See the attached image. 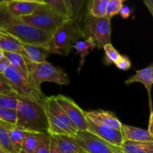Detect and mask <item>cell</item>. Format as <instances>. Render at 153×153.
Masks as SVG:
<instances>
[{
	"instance_id": "obj_1",
	"label": "cell",
	"mask_w": 153,
	"mask_h": 153,
	"mask_svg": "<svg viewBox=\"0 0 153 153\" xmlns=\"http://www.w3.org/2000/svg\"><path fill=\"white\" fill-rule=\"evenodd\" d=\"M0 31L10 34L25 44L43 47L51 53L52 35L28 25L7 11L4 1H0Z\"/></svg>"
},
{
	"instance_id": "obj_2",
	"label": "cell",
	"mask_w": 153,
	"mask_h": 153,
	"mask_svg": "<svg viewBox=\"0 0 153 153\" xmlns=\"http://www.w3.org/2000/svg\"><path fill=\"white\" fill-rule=\"evenodd\" d=\"M16 126L27 132L49 133V123L45 105L18 96Z\"/></svg>"
},
{
	"instance_id": "obj_3",
	"label": "cell",
	"mask_w": 153,
	"mask_h": 153,
	"mask_svg": "<svg viewBox=\"0 0 153 153\" xmlns=\"http://www.w3.org/2000/svg\"><path fill=\"white\" fill-rule=\"evenodd\" d=\"M45 108L49 123V134L51 135L73 136L79 131L76 125L58 104L55 96L46 97Z\"/></svg>"
},
{
	"instance_id": "obj_4",
	"label": "cell",
	"mask_w": 153,
	"mask_h": 153,
	"mask_svg": "<svg viewBox=\"0 0 153 153\" xmlns=\"http://www.w3.org/2000/svg\"><path fill=\"white\" fill-rule=\"evenodd\" d=\"M80 37H84L83 31L75 19H70L52 34L51 54L66 56Z\"/></svg>"
},
{
	"instance_id": "obj_5",
	"label": "cell",
	"mask_w": 153,
	"mask_h": 153,
	"mask_svg": "<svg viewBox=\"0 0 153 153\" xmlns=\"http://www.w3.org/2000/svg\"><path fill=\"white\" fill-rule=\"evenodd\" d=\"M27 63L31 84L40 91H41L40 85L45 82L60 85H67L70 83L68 75L61 67L52 65L48 61L37 64L27 61Z\"/></svg>"
},
{
	"instance_id": "obj_6",
	"label": "cell",
	"mask_w": 153,
	"mask_h": 153,
	"mask_svg": "<svg viewBox=\"0 0 153 153\" xmlns=\"http://www.w3.org/2000/svg\"><path fill=\"white\" fill-rule=\"evenodd\" d=\"M19 18L28 25L51 34L70 19L49 7L45 1L33 13Z\"/></svg>"
},
{
	"instance_id": "obj_7",
	"label": "cell",
	"mask_w": 153,
	"mask_h": 153,
	"mask_svg": "<svg viewBox=\"0 0 153 153\" xmlns=\"http://www.w3.org/2000/svg\"><path fill=\"white\" fill-rule=\"evenodd\" d=\"M3 75L7 79L12 90L16 95L42 105H45L47 97L43 94L42 91L34 88L13 67L10 66L4 72Z\"/></svg>"
},
{
	"instance_id": "obj_8",
	"label": "cell",
	"mask_w": 153,
	"mask_h": 153,
	"mask_svg": "<svg viewBox=\"0 0 153 153\" xmlns=\"http://www.w3.org/2000/svg\"><path fill=\"white\" fill-rule=\"evenodd\" d=\"M84 37H91L97 44V49H103L111 42V18H96L87 13L85 19Z\"/></svg>"
},
{
	"instance_id": "obj_9",
	"label": "cell",
	"mask_w": 153,
	"mask_h": 153,
	"mask_svg": "<svg viewBox=\"0 0 153 153\" xmlns=\"http://www.w3.org/2000/svg\"><path fill=\"white\" fill-rule=\"evenodd\" d=\"M72 137L82 149L89 153H125L121 146L112 144L88 131H78Z\"/></svg>"
},
{
	"instance_id": "obj_10",
	"label": "cell",
	"mask_w": 153,
	"mask_h": 153,
	"mask_svg": "<svg viewBox=\"0 0 153 153\" xmlns=\"http://www.w3.org/2000/svg\"><path fill=\"white\" fill-rule=\"evenodd\" d=\"M56 102L66 112L72 122L76 125L79 131H88V120L83 111L74 100L64 95L55 96Z\"/></svg>"
},
{
	"instance_id": "obj_11",
	"label": "cell",
	"mask_w": 153,
	"mask_h": 153,
	"mask_svg": "<svg viewBox=\"0 0 153 153\" xmlns=\"http://www.w3.org/2000/svg\"><path fill=\"white\" fill-rule=\"evenodd\" d=\"M43 4V0H4L7 11L16 17L31 14Z\"/></svg>"
},
{
	"instance_id": "obj_12",
	"label": "cell",
	"mask_w": 153,
	"mask_h": 153,
	"mask_svg": "<svg viewBox=\"0 0 153 153\" xmlns=\"http://www.w3.org/2000/svg\"><path fill=\"white\" fill-rule=\"evenodd\" d=\"M88 131L112 144L121 147L125 140L121 130L105 126L97 125L90 120H88Z\"/></svg>"
},
{
	"instance_id": "obj_13",
	"label": "cell",
	"mask_w": 153,
	"mask_h": 153,
	"mask_svg": "<svg viewBox=\"0 0 153 153\" xmlns=\"http://www.w3.org/2000/svg\"><path fill=\"white\" fill-rule=\"evenodd\" d=\"M85 116L88 120L97 125L111 127L118 130H121L122 128V123L112 111L101 110V109L90 111H85Z\"/></svg>"
},
{
	"instance_id": "obj_14",
	"label": "cell",
	"mask_w": 153,
	"mask_h": 153,
	"mask_svg": "<svg viewBox=\"0 0 153 153\" xmlns=\"http://www.w3.org/2000/svg\"><path fill=\"white\" fill-rule=\"evenodd\" d=\"M134 82H140L143 84L146 88L149 97V105L150 112L152 111V86L153 85V64L147 67L141 69L136 71L134 76H131L129 79L125 82L126 85H130Z\"/></svg>"
},
{
	"instance_id": "obj_15",
	"label": "cell",
	"mask_w": 153,
	"mask_h": 153,
	"mask_svg": "<svg viewBox=\"0 0 153 153\" xmlns=\"http://www.w3.org/2000/svg\"><path fill=\"white\" fill-rule=\"evenodd\" d=\"M50 52L46 49L40 46H34L31 44L22 43V55L31 63L46 62L48 56L50 55Z\"/></svg>"
},
{
	"instance_id": "obj_16",
	"label": "cell",
	"mask_w": 153,
	"mask_h": 153,
	"mask_svg": "<svg viewBox=\"0 0 153 153\" xmlns=\"http://www.w3.org/2000/svg\"><path fill=\"white\" fill-rule=\"evenodd\" d=\"M125 140L131 141L153 142V137L148 130L122 123L121 128Z\"/></svg>"
},
{
	"instance_id": "obj_17",
	"label": "cell",
	"mask_w": 153,
	"mask_h": 153,
	"mask_svg": "<svg viewBox=\"0 0 153 153\" xmlns=\"http://www.w3.org/2000/svg\"><path fill=\"white\" fill-rule=\"evenodd\" d=\"M4 56L8 59L10 66L13 67L16 71L19 72L25 79H27L31 84L27 60L20 54L13 53V52H4Z\"/></svg>"
},
{
	"instance_id": "obj_18",
	"label": "cell",
	"mask_w": 153,
	"mask_h": 153,
	"mask_svg": "<svg viewBox=\"0 0 153 153\" xmlns=\"http://www.w3.org/2000/svg\"><path fill=\"white\" fill-rule=\"evenodd\" d=\"M1 39H0V49L4 52H13L22 55V43L18 39L10 34L0 31Z\"/></svg>"
},
{
	"instance_id": "obj_19",
	"label": "cell",
	"mask_w": 153,
	"mask_h": 153,
	"mask_svg": "<svg viewBox=\"0 0 153 153\" xmlns=\"http://www.w3.org/2000/svg\"><path fill=\"white\" fill-rule=\"evenodd\" d=\"M55 137L60 153H79L82 149L72 136L59 134Z\"/></svg>"
},
{
	"instance_id": "obj_20",
	"label": "cell",
	"mask_w": 153,
	"mask_h": 153,
	"mask_svg": "<svg viewBox=\"0 0 153 153\" xmlns=\"http://www.w3.org/2000/svg\"><path fill=\"white\" fill-rule=\"evenodd\" d=\"M125 153H153V142L124 140L122 146Z\"/></svg>"
},
{
	"instance_id": "obj_21",
	"label": "cell",
	"mask_w": 153,
	"mask_h": 153,
	"mask_svg": "<svg viewBox=\"0 0 153 153\" xmlns=\"http://www.w3.org/2000/svg\"><path fill=\"white\" fill-rule=\"evenodd\" d=\"M97 47V44L91 37H88L85 40H80L77 41L74 45V49L76 52L80 55V61H79V66L78 68V72H80L81 69L82 68L84 63H85V57L88 55L91 51Z\"/></svg>"
},
{
	"instance_id": "obj_22",
	"label": "cell",
	"mask_w": 153,
	"mask_h": 153,
	"mask_svg": "<svg viewBox=\"0 0 153 153\" xmlns=\"http://www.w3.org/2000/svg\"><path fill=\"white\" fill-rule=\"evenodd\" d=\"M49 7L53 9L60 14L73 19V9L71 6V1L70 0H44Z\"/></svg>"
},
{
	"instance_id": "obj_23",
	"label": "cell",
	"mask_w": 153,
	"mask_h": 153,
	"mask_svg": "<svg viewBox=\"0 0 153 153\" xmlns=\"http://www.w3.org/2000/svg\"><path fill=\"white\" fill-rule=\"evenodd\" d=\"M44 133H34L25 131L22 150L28 153H34L39 143L41 141Z\"/></svg>"
},
{
	"instance_id": "obj_24",
	"label": "cell",
	"mask_w": 153,
	"mask_h": 153,
	"mask_svg": "<svg viewBox=\"0 0 153 153\" xmlns=\"http://www.w3.org/2000/svg\"><path fill=\"white\" fill-rule=\"evenodd\" d=\"M16 111L0 107V125L9 130L16 126Z\"/></svg>"
},
{
	"instance_id": "obj_25",
	"label": "cell",
	"mask_w": 153,
	"mask_h": 153,
	"mask_svg": "<svg viewBox=\"0 0 153 153\" xmlns=\"http://www.w3.org/2000/svg\"><path fill=\"white\" fill-rule=\"evenodd\" d=\"M108 0H94L91 2L88 13L96 18L107 16V4Z\"/></svg>"
},
{
	"instance_id": "obj_26",
	"label": "cell",
	"mask_w": 153,
	"mask_h": 153,
	"mask_svg": "<svg viewBox=\"0 0 153 153\" xmlns=\"http://www.w3.org/2000/svg\"><path fill=\"white\" fill-rule=\"evenodd\" d=\"M8 132L15 150L17 153H19L22 150V146L25 135V131L15 126L9 129Z\"/></svg>"
},
{
	"instance_id": "obj_27",
	"label": "cell",
	"mask_w": 153,
	"mask_h": 153,
	"mask_svg": "<svg viewBox=\"0 0 153 153\" xmlns=\"http://www.w3.org/2000/svg\"><path fill=\"white\" fill-rule=\"evenodd\" d=\"M0 148L4 153H17L12 144L8 130L1 125H0Z\"/></svg>"
},
{
	"instance_id": "obj_28",
	"label": "cell",
	"mask_w": 153,
	"mask_h": 153,
	"mask_svg": "<svg viewBox=\"0 0 153 153\" xmlns=\"http://www.w3.org/2000/svg\"><path fill=\"white\" fill-rule=\"evenodd\" d=\"M18 96L14 92L0 96V107L16 111L18 107Z\"/></svg>"
},
{
	"instance_id": "obj_29",
	"label": "cell",
	"mask_w": 153,
	"mask_h": 153,
	"mask_svg": "<svg viewBox=\"0 0 153 153\" xmlns=\"http://www.w3.org/2000/svg\"><path fill=\"white\" fill-rule=\"evenodd\" d=\"M103 49L105 52V58L104 59V63L105 65L115 64L119 60L121 55L115 49V48L112 46L111 43L107 44Z\"/></svg>"
},
{
	"instance_id": "obj_30",
	"label": "cell",
	"mask_w": 153,
	"mask_h": 153,
	"mask_svg": "<svg viewBox=\"0 0 153 153\" xmlns=\"http://www.w3.org/2000/svg\"><path fill=\"white\" fill-rule=\"evenodd\" d=\"M123 7V0H108L107 4V16L111 18L112 16L120 12L121 9Z\"/></svg>"
},
{
	"instance_id": "obj_31",
	"label": "cell",
	"mask_w": 153,
	"mask_h": 153,
	"mask_svg": "<svg viewBox=\"0 0 153 153\" xmlns=\"http://www.w3.org/2000/svg\"><path fill=\"white\" fill-rule=\"evenodd\" d=\"M50 137L49 133H44L41 141L39 143L34 153H50Z\"/></svg>"
},
{
	"instance_id": "obj_32",
	"label": "cell",
	"mask_w": 153,
	"mask_h": 153,
	"mask_svg": "<svg viewBox=\"0 0 153 153\" xmlns=\"http://www.w3.org/2000/svg\"><path fill=\"white\" fill-rule=\"evenodd\" d=\"M13 92L11 86L5 76L3 74H0V96L7 95Z\"/></svg>"
},
{
	"instance_id": "obj_33",
	"label": "cell",
	"mask_w": 153,
	"mask_h": 153,
	"mask_svg": "<svg viewBox=\"0 0 153 153\" xmlns=\"http://www.w3.org/2000/svg\"><path fill=\"white\" fill-rule=\"evenodd\" d=\"M114 64L119 70H128L131 67V61L125 55H120L119 60Z\"/></svg>"
},
{
	"instance_id": "obj_34",
	"label": "cell",
	"mask_w": 153,
	"mask_h": 153,
	"mask_svg": "<svg viewBox=\"0 0 153 153\" xmlns=\"http://www.w3.org/2000/svg\"><path fill=\"white\" fill-rule=\"evenodd\" d=\"M10 66L8 59L5 56L0 60V74H3L4 72Z\"/></svg>"
},
{
	"instance_id": "obj_35",
	"label": "cell",
	"mask_w": 153,
	"mask_h": 153,
	"mask_svg": "<svg viewBox=\"0 0 153 153\" xmlns=\"http://www.w3.org/2000/svg\"><path fill=\"white\" fill-rule=\"evenodd\" d=\"M50 153H60L55 135H51L50 137Z\"/></svg>"
},
{
	"instance_id": "obj_36",
	"label": "cell",
	"mask_w": 153,
	"mask_h": 153,
	"mask_svg": "<svg viewBox=\"0 0 153 153\" xmlns=\"http://www.w3.org/2000/svg\"><path fill=\"white\" fill-rule=\"evenodd\" d=\"M131 13V10L130 7L127 5H123V7L121 9L120 14L121 17L124 19H126L129 17V16Z\"/></svg>"
},
{
	"instance_id": "obj_37",
	"label": "cell",
	"mask_w": 153,
	"mask_h": 153,
	"mask_svg": "<svg viewBox=\"0 0 153 153\" xmlns=\"http://www.w3.org/2000/svg\"><path fill=\"white\" fill-rule=\"evenodd\" d=\"M143 3L153 16V0H143Z\"/></svg>"
},
{
	"instance_id": "obj_38",
	"label": "cell",
	"mask_w": 153,
	"mask_h": 153,
	"mask_svg": "<svg viewBox=\"0 0 153 153\" xmlns=\"http://www.w3.org/2000/svg\"><path fill=\"white\" fill-rule=\"evenodd\" d=\"M148 131L149 134L153 137V111L150 112V117H149V127H148Z\"/></svg>"
},
{
	"instance_id": "obj_39",
	"label": "cell",
	"mask_w": 153,
	"mask_h": 153,
	"mask_svg": "<svg viewBox=\"0 0 153 153\" xmlns=\"http://www.w3.org/2000/svg\"><path fill=\"white\" fill-rule=\"evenodd\" d=\"M4 57V51L1 50V49H0V60L2 59Z\"/></svg>"
},
{
	"instance_id": "obj_40",
	"label": "cell",
	"mask_w": 153,
	"mask_h": 153,
	"mask_svg": "<svg viewBox=\"0 0 153 153\" xmlns=\"http://www.w3.org/2000/svg\"><path fill=\"white\" fill-rule=\"evenodd\" d=\"M79 153H89V152H86V151H85V150H84V149H82V150H81Z\"/></svg>"
},
{
	"instance_id": "obj_41",
	"label": "cell",
	"mask_w": 153,
	"mask_h": 153,
	"mask_svg": "<svg viewBox=\"0 0 153 153\" xmlns=\"http://www.w3.org/2000/svg\"><path fill=\"white\" fill-rule=\"evenodd\" d=\"M19 153H28V152H25V151H23V150H21V151H20V152H19Z\"/></svg>"
},
{
	"instance_id": "obj_42",
	"label": "cell",
	"mask_w": 153,
	"mask_h": 153,
	"mask_svg": "<svg viewBox=\"0 0 153 153\" xmlns=\"http://www.w3.org/2000/svg\"><path fill=\"white\" fill-rule=\"evenodd\" d=\"M0 153H4V152H3V150L1 149V148H0Z\"/></svg>"
},
{
	"instance_id": "obj_43",
	"label": "cell",
	"mask_w": 153,
	"mask_h": 153,
	"mask_svg": "<svg viewBox=\"0 0 153 153\" xmlns=\"http://www.w3.org/2000/svg\"><path fill=\"white\" fill-rule=\"evenodd\" d=\"M0 39H1V33H0Z\"/></svg>"
}]
</instances>
